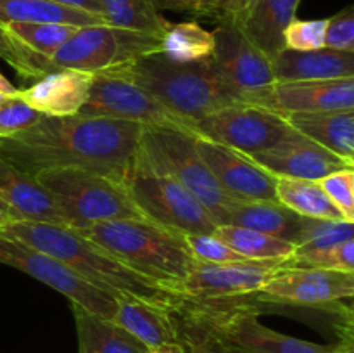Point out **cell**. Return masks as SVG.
Returning <instances> with one entry per match:
<instances>
[{
  "instance_id": "7a4b0ae2",
  "label": "cell",
  "mask_w": 354,
  "mask_h": 353,
  "mask_svg": "<svg viewBox=\"0 0 354 353\" xmlns=\"http://www.w3.org/2000/svg\"><path fill=\"white\" fill-rule=\"evenodd\" d=\"M0 235L16 239L54 256L93 286L116 298L120 294H133L161 303L171 305L175 301V296L159 284L135 272L102 246L69 225L12 220L0 228Z\"/></svg>"
},
{
  "instance_id": "7bdbcfd3",
  "label": "cell",
  "mask_w": 354,
  "mask_h": 353,
  "mask_svg": "<svg viewBox=\"0 0 354 353\" xmlns=\"http://www.w3.org/2000/svg\"><path fill=\"white\" fill-rule=\"evenodd\" d=\"M251 0H221L220 10H218L216 19H228L232 23H237L245 12Z\"/></svg>"
},
{
  "instance_id": "e575fe53",
  "label": "cell",
  "mask_w": 354,
  "mask_h": 353,
  "mask_svg": "<svg viewBox=\"0 0 354 353\" xmlns=\"http://www.w3.org/2000/svg\"><path fill=\"white\" fill-rule=\"evenodd\" d=\"M346 241H354L353 221L318 220V218L303 217L299 237L296 241V251L327 248V246L341 244Z\"/></svg>"
},
{
  "instance_id": "30bf717a",
  "label": "cell",
  "mask_w": 354,
  "mask_h": 353,
  "mask_svg": "<svg viewBox=\"0 0 354 353\" xmlns=\"http://www.w3.org/2000/svg\"><path fill=\"white\" fill-rule=\"evenodd\" d=\"M211 68L235 92L241 102L272 109L275 85L272 61L249 40L244 31L228 19H216Z\"/></svg>"
},
{
  "instance_id": "836d02e7",
  "label": "cell",
  "mask_w": 354,
  "mask_h": 353,
  "mask_svg": "<svg viewBox=\"0 0 354 353\" xmlns=\"http://www.w3.org/2000/svg\"><path fill=\"white\" fill-rule=\"evenodd\" d=\"M282 266L354 272V241L308 251H294V255L289 256Z\"/></svg>"
},
{
  "instance_id": "2e32d148",
  "label": "cell",
  "mask_w": 354,
  "mask_h": 353,
  "mask_svg": "<svg viewBox=\"0 0 354 353\" xmlns=\"http://www.w3.org/2000/svg\"><path fill=\"white\" fill-rule=\"evenodd\" d=\"M201 158L221 189L237 201L277 199V176L256 165L251 158L230 147L194 134Z\"/></svg>"
},
{
  "instance_id": "ba28073f",
  "label": "cell",
  "mask_w": 354,
  "mask_h": 353,
  "mask_svg": "<svg viewBox=\"0 0 354 353\" xmlns=\"http://www.w3.org/2000/svg\"><path fill=\"white\" fill-rule=\"evenodd\" d=\"M140 147L152 161L182 183L218 225L228 224L232 199L220 187L196 147L192 132L175 127H144Z\"/></svg>"
},
{
  "instance_id": "ab89813d",
  "label": "cell",
  "mask_w": 354,
  "mask_h": 353,
  "mask_svg": "<svg viewBox=\"0 0 354 353\" xmlns=\"http://www.w3.org/2000/svg\"><path fill=\"white\" fill-rule=\"evenodd\" d=\"M41 114L16 96H6L0 102V138H9L26 130L40 120Z\"/></svg>"
},
{
  "instance_id": "681fc988",
  "label": "cell",
  "mask_w": 354,
  "mask_h": 353,
  "mask_svg": "<svg viewBox=\"0 0 354 353\" xmlns=\"http://www.w3.org/2000/svg\"><path fill=\"white\" fill-rule=\"evenodd\" d=\"M3 97H6V96H3V93H0V102H2V100H3Z\"/></svg>"
},
{
  "instance_id": "52a82bcc",
  "label": "cell",
  "mask_w": 354,
  "mask_h": 353,
  "mask_svg": "<svg viewBox=\"0 0 354 353\" xmlns=\"http://www.w3.org/2000/svg\"><path fill=\"white\" fill-rule=\"evenodd\" d=\"M194 301L207 315L227 353H354V339L320 345L270 329L259 320V308L244 298Z\"/></svg>"
},
{
  "instance_id": "9c48e42d",
  "label": "cell",
  "mask_w": 354,
  "mask_h": 353,
  "mask_svg": "<svg viewBox=\"0 0 354 353\" xmlns=\"http://www.w3.org/2000/svg\"><path fill=\"white\" fill-rule=\"evenodd\" d=\"M158 52H161V38L154 35L111 24L82 26L48 59L47 73L69 68L95 75Z\"/></svg>"
},
{
  "instance_id": "8fae6325",
  "label": "cell",
  "mask_w": 354,
  "mask_h": 353,
  "mask_svg": "<svg viewBox=\"0 0 354 353\" xmlns=\"http://www.w3.org/2000/svg\"><path fill=\"white\" fill-rule=\"evenodd\" d=\"M353 296L354 272L280 266L258 293L245 300L330 311L337 317L353 318L351 307H344V301L353 300Z\"/></svg>"
},
{
  "instance_id": "74e56055",
  "label": "cell",
  "mask_w": 354,
  "mask_h": 353,
  "mask_svg": "<svg viewBox=\"0 0 354 353\" xmlns=\"http://www.w3.org/2000/svg\"><path fill=\"white\" fill-rule=\"evenodd\" d=\"M187 249L196 262L203 263H234L244 262V256L235 253L216 234H185Z\"/></svg>"
},
{
  "instance_id": "7402d4cb",
  "label": "cell",
  "mask_w": 354,
  "mask_h": 353,
  "mask_svg": "<svg viewBox=\"0 0 354 353\" xmlns=\"http://www.w3.org/2000/svg\"><path fill=\"white\" fill-rule=\"evenodd\" d=\"M275 82H313V80L354 78V54L332 48L287 51L272 59Z\"/></svg>"
},
{
  "instance_id": "4316f807",
  "label": "cell",
  "mask_w": 354,
  "mask_h": 353,
  "mask_svg": "<svg viewBox=\"0 0 354 353\" xmlns=\"http://www.w3.org/2000/svg\"><path fill=\"white\" fill-rule=\"evenodd\" d=\"M61 23L73 26L107 24L99 14L61 6L50 0H0V24Z\"/></svg>"
},
{
  "instance_id": "3957f363",
  "label": "cell",
  "mask_w": 354,
  "mask_h": 353,
  "mask_svg": "<svg viewBox=\"0 0 354 353\" xmlns=\"http://www.w3.org/2000/svg\"><path fill=\"white\" fill-rule=\"evenodd\" d=\"M106 71L144 89L171 113L192 123V128L213 111L241 102L234 90L218 78L209 59L173 62L158 52Z\"/></svg>"
},
{
  "instance_id": "603a6c76",
  "label": "cell",
  "mask_w": 354,
  "mask_h": 353,
  "mask_svg": "<svg viewBox=\"0 0 354 353\" xmlns=\"http://www.w3.org/2000/svg\"><path fill=\"white\" fill-rule=\"evenodd\" d=\"M301 0H251L237 26L272 61L283 51V31L296 19Z\"/></svg>"
},
{
  "instance_id": "277c9868",
  "label": "cell",
  "mask_w": 354,
  "mask_h": 353,
  "mask_svg": "<svg viewBox=\"0 0 354 353\" xmlns=\"http://www.w3.org/2000/svg\"><path fill=\"white\" fill-rule=\"evenodd\" d=\"M80 232L173 296L194 265L183 235L147 218L100 221Z\"/></svg>"
},
{
  "instance_id": "d4e9b609",
  "label": "cell",
  "mask_w": 354,
  "mask_h": 353,
  "mask_svg": "<svg viewBox=\"0 0 354 353\" xmlns=\"http://www.w3.org/2000/svg\"><path fill=\"white\" fill-rule=\"evenodd\" d=\"M303 217L280 204L277 199L235 201L228 211V224L251 228L273 237L283 239L296 246Z\"/></svg>"
},
{
  "instance_id": "44dd1931",
  "label": "cell",
  "mask_w": 354,
  "mask_h": 353,
  "mask_svg": "<svg viewBox=\"0 0 354 353\" xmlns=\"http://www.w3.org/2000/svg\"><path fill=\"white\" fill-rule=\"evenodd\" d=\"M0 197L12 210L14 220L48 221L66 225L57 201L30 173L0 152Z\"/></svg>"
},
{
  "instance_id": "ee69618b",
  "label": "cell",
  "mask_w": 354,
  "mask_h": 353,
  "mask_svg": "<svg viewBox=\"0 0 354 353\" xmlns=\"http://www.w3.org/2000/svg\"><path fill=\"white\" fill-rule=\"evenodd\" d=\"M50 2L61 3V6H68V7H73V9H82V10H86V12L102 16V7H100L99 0H50Z\"/></svg>"
},
{
  "instance_id": "cb8c5ba5",
  "label": "cell",
  "mask_w": 354,
  "mask_h": 353,
  "mask_svg": "<svg viewBox=\"0 0 354 353\" xmlns=\"http://www.w3.org/2000/svg\"><path fill=\"white\" fill-rule=\"evenodd\" d=\"M283 118L301 135L354 166V109L290 113Z\"/></svg>"
},
{
  "instance_id": "8992f818",
  "label": "cell",
  "mask_w": 354,
  "mask_h": 353,
  "mask_svg": "<svg viewBox=\"0 0 354 353\" xmlns=\"http://www.w3.org/2000/svg\"><path fill=\"white\" fill-rule=\"evenodd\" d=\"M127 189L144 218L178 234H213L218 224L206 208L138 147Z\"/></svg>"
},
{
  "instance_id": "c3c4849f",
  "label": "cell",
  "mask_w": 354,
  "mask_h": 353,
  "mask_svg": "<svg viewBox=\"0 0 354 353\" xmlns=\"http://www.w3.org/2000/svg\"><path fill=\"white\" fill-rule=\"evenodd\" d=\"M221 0H206V16H218V10H220Z\"/></svg>"
},
{
  "instance_id": "e0dca14e",
  "label": "cell",
  "mask_w": 354,
  "mask_h": 353,
  "mask_svg": "<svg viewBox=\"0 0 354 353\" xmlns=\"http://www.w3.org/2000/svg\"><path fill=\"white\" fill-rule=\"evenodd\" d=\"M252 161L275 176L320 180L341 168H354L292 128L289 135L265 151L249 154Z\"/></svg>"
},
{
  "instance_id": "d6986e66",
  "label": "cell",
  "mask_w": 354,
  "mask_h": 353,
  "mask_svg": "<svg viewBox=\"0 0 354 353\" xmlns=\"http://www.w3.org/2000/svg\"><path fill=\"white\" fill-rule=\"evenodd\" d=\"M171 305L120 294L113 322L133 336L144 348L178 345V327Z\"/></svg>"
},
{
  "instance_id": "d6a6232c",
  "label": "cell",
  "mask_w": 354,
  "mask_h": 353,
  "mask_svg": "<svg viewBox=\"0 0 354 353\" xmlns=\"http://www.w3.org/2000/svg\"><path fill=\"white\" fill-rule=\"evenodd\" d=\"M3 26L16 37L19 44H23V47L40 59L45 73L48 59L71 38L78 28H82L61 23H10Z\"/></svg>"
},
{
  "instance_id": "f546056e",
  "label": "cell",
  "mask_w": 354,
  "mask_h": 353,
  "mask_svg": "<svg viewBox=\"0 0 354 353\" xmlns=\"http://www.w3.org/2000/svg\"><path fill=\"white\" fill-rule=\"evenodd\" d=\"M214 48L213 31L197 21L169 23L161 38V54L173 62H199L209 59Z\"/></svg>"
},
{
  "instance_id": "8d00e7d4",
  "label": "cell",
  "mask_w": 354,
  "mask_h": 353,
  "mask_svg": "<svg viewBox=\"0 0 354 353\" xmlns=\"http://www.w3.org/2000/svg\"><path fill=\"white\" fill-rule=\"evenodd\" d=\"M335 210L346 221H354V168H341L318 180Z\"/></svg>"
},
{
  "instance_id": "484cf974",
  "label": "cell",
  "mask_w": 354,
  "mask_h": 353,
  "mask_svg": "<svg viewBox=\"0 0 354 353\" xmlns=\"http://www.w3.org/2000/svg\"><path fill=\"white\" fill-rule=\"evenodd\" d=\"M75 315L78 353H142L144 346L116 322L99 317L71 303Z\"/></svg>"
},
{
  "instance_id": "f1b7e54d",
  "label": "cell",
  "mask_w": 354,
  "mask_h": 353,
  "mask_svg": "<svg viewBox=\"0 0 354 353\" xmlns=\"http://www.w3.org/2000/svg\"><path fill=\"white\" fill-rule=\"evenodd\" d=\"M171 308L176 318L182 353H227L197 301L175 298Z\"/></svg>"
},
{
  "instance_id": "9a60e30c",
  "label": "cell",
  "mask_w": 354,
  "mask_h": 353,
  "mask_svg": "<svg viewBox=\"0 0 354 353\" xmlns=\"http://www.w3.org/2000/svg\"><path fill=\"white\" fill-rule=\"evenodd\" d=\"M286 260H244L234 263H203L194 260L192 269L178 284L175 298L187 300H237L258 293Z\"/></svg>"
},
{
  "instance_id": "f6af8a7d",
  "label": "cell",
  "mask_w": 354,
  "mask_h": 353,
  "mask_svg": "<svg viewBox=\"0 0 354 353\" xmlns=\"http://www.w3.org/2000/svg\"><path fill=\"white\" fill-rule=\"evenodd\" d=\"M12 220H14L12 210H10L9 204H7L6 201L0 197V228H3L7 224H10Z\"/></svg>"
},
{
  "instance_id": "4dcf8cb0",
  "label": "cell",
  "mask_w": 354,
  "mask_h": 353,
  "mask_svg": "<svg viewBox=\"0 0 354 353\" xmlns=\"http://www.w3.org/2000/svg\"><path fill=\"white\" fill-rule=\"evenodd\" d=\"M107 24L162 38L169 21L156 9L152 0H99Z\"/></svg>"
},
{
  "instance_id": "ac0fdd59",
  "label": "cell",
  "mask_w": 354,
  "mask_h": 353,
  "mask_svg": "<svg viewBox=\"0 0 354 353\" xmlns=\"http://www.w3.org/2000/svg\"><path fill=\"white\" fill-rule=\"evenodd\" d=\"M272 109L280 116L354 109V78L275 82L272 89Z\"/></svg>"
},
{
  "instance_id": "f35d334b",
  "label": "cell",
  "mask_w": 354,
  "mask_h": 353,
  "mask_svg": "<svg viewBox=\"0 0 354 353\" xmlns=\"http://www.w3.org/2000/svg\"><path fill=\"white\" fill-rule=\"evenodd\" d=\"M327 19H292L283 31V48L287 51H317L325 47Z\"/></svg>"
},
{
  "instance_id": "83f0119b",
  "label": "cell",
  "mask_w": 354,
  "mask_h": 353,
  "mask_svg": "<svg viewBox=\"0 0 354 353\" xmlns=\"http://www.w3.org/2000/svg\"><path fill=\"white\" fill-rule=\"evenodd\" d=\"M275 197L280 204L299 217L318 218V220H344L324 192L318 180L277 176Z\"/></svg>"
},
{
  "instance_id": "b9f144b4",
  "label": "cell",
  "mask_w": 354,
  "mask_h": 353,
  "mask_svg": "<svg viewBox=\"0 0 354 353\" xmlns=\"http://www.w3.org/2000/svg\"><path fill=\"white\" fill-rule=\"evenodd\" d=\"M156 9L187 12L194 16H206V0H152Z\"/></svg>"
},
{
  "instance_id": "d590c367",
  "label": "cell",
  "mask_w": 354,
  "mask_h": 353,
  "mask_svg": "<svg viewBox=\"0 0 354 353\" xmlns=\"http://www.w3.org/2000/svg\"><path fill=\"white\" fill-rule=\"evenodd\" d=\"M0 59H3L23 78L37 80L45 75L40 59L23 47V44H19L3 24H0Z\"/></svg>"
},
{
  "instance_id": "ffe728a7",
  "label": "cell",
  "mask_w": 354,
  "mask_h": 353,
  "mask_svg": "<svg viewBox=\"0 0 354 353\" xmlns=\"http://www.w3.org/2000/svg\"><path fill=\"white\" fill-rule=\"evenodd\" d=\"M93 75L78 69H54L37 78L19 96L28 106L45 116H73L86 102Z\"/></svg>"
},
{
  "instance_id": "7c38bea8",
  "label": "cell",
  "mask_w": 354,
  "mask_h": 353,
  "mask_svg": "<svg viewBox=\"0 0 354 353\" xmlns=\"http://www.w3.org/2000/svg\"><path fill=\"white\" fill-rule=\"evenodd\" d=\"M0 263L21 270L33 279L47 284L57 293L64 294L73 305H78L107 320L114 318L116 296L93 286L57 258L40 249L0 235Z\"/></svg>"
},
{
  "instance_id": "60d3db41",
  "label": "cell",
  "mask_w": 354,
  "mask_h": 353,
  "mask_svg": "<svg viewBox=\"0 0 354 353\" xmlns=\"http://www.w3.org/2000/svg\"><path fill=\"white\" fill-rule=\"evenodd\" d=\"M325 47L354 54V6L344 7L327 19Z\"/></svg>"
},
{
  "instance_id": "bcb514c9",
  "label": "cell",
  "mask_w": 354,
  "mask_h": 353,
  "mask_svg": "<svg viewBox=\"0 0 354 353\" xmlns=\"http://www.w3.org/2000/svg\"><path fill=\"white\" fill-rule=\"evenodd\" d=\"M17 92H19V89H16V87L0 73V93H3V96H16Z\"/></svg>"
},
{
  "instance_id": "7dc6e473",
  "label": "cell",
  "mask_w": 354,
  "mask_h": 353,
  "mask_svg": "<svg viewBox=\"0 0 354 353\" xmlns=\"http://www.w3.org/2000/svg\"><path fill=\"white\" fill-rule=\"evenodd\" d=\"M142 353H182V348H180V341H178V345L161 346V348H144V352Z\"/></svg>"
},
{
  "instance_id": "4fadbf2b",
  "label": "cell",
  "mask_w": 354,
  "mask_h": 353,
  "mask_svg": "<svg viewBox=\"0 0 354 353\" xmlns=\"http://www.w3.org/2000/svg\"><path fill=\"white\" fill-rule=\"evenodd\" d=\"M292 127L286 118L266 107L235 102L220 107L194 123L192 134L249 156L272 147Z\"/></svg>"
},
{
  "instance_id": "1f68e13d",
  "label": "cell",
  "mask_w": 354,
  "mask_h": 353,
  "mask_svg": "<svg viewBox=\"0 0 354 353\" xmlns=\"http://www.w3.org/2000/svg\"><path fill=\"white\" fill-rule=\"evenodd\" d=\"M214 234L245 260H287L296 251L292 242L237 225H218Z\"/></svg>"
},
{
  "instance_id": "5bb4252c",
  "label": "cell",
  "mask_w": 354,
  "mask_h": 353,
  "mask_svg": "<svg viewBox=\"0 0 354 353\" xmlns=\"http://www.w3.org/2000/svg\"><path fill=\"white\" fill-rule=\"evenodd\" d=\"M78 114L116 118L142 127H175L192 132V123L171 113L151 93L130 80L107 71L93 75L88 99Z\"/></svg>"
},
{
  "instance_id": "5b68a950",
  "label": "cell",
  "mask_w": 354,
  "mask_h": 353,
  "mask_svg": "<svg viewBox=\"0 0 354 353\" xmlns=\"http://www.w3.org/2000/svg\"><path fill=\"white\" fill-rule=\"evenodd\" d=\"M35 179L54 196L66 225L83 230L93 224L121 218H144L127 185L83 168H50Z\"/></svg>"
},
{
  "instance_id": "6da1fadb",
  "label": "cell",
  "mask_w": 354,
  "mask_h": 353,
  "mask_svg": "<svg viewBox=\"0 0 354 353\" xmlns=\"http://www.w3.org/2000/svg\"><path fill=\"white\" fill-rule=\"evenodd\" d=\"M142 128L116 118L41 114L26 130L0 138V152L33 176L50 168H83L127 185Z\"/></svg>"
}]
</instances>
